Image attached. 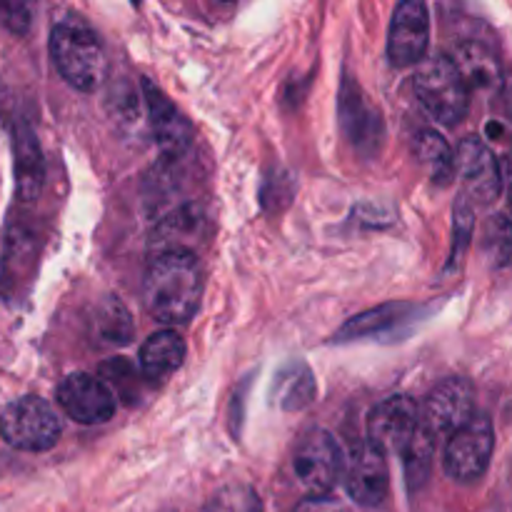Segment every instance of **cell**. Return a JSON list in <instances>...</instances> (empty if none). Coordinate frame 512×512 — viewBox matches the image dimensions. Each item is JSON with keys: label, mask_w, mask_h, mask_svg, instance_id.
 <instances>
[{"label": "cell", "mask_w": 512, "mask_h": 512, "mask_svg": "<svg viewBox=\"0 0 512 512\" xmlns=\"http://www.w3.org/2000/svg\"><path fill=\"white\" fill-rule=\"evenodd\" d=\"M203 268L193 250H163L150 260L143 280V305L163 325H185L200 308Z\"/></svg>", "instance_id": "1"}, {"label": "cell", "mask_w": 512, "mask_h": 512, "mask_svg": "<svg viewBox=\"0 0 512 512\" xmlns=\"http://www.w3.org/2000/svg\"><path fill=\"white\" fill-rule=\"evenodd\" d=\"M500 173H503V183H505V190H508V205H510V213H512V140L508 143V148L503 150Z\"/></svg>", "instance_id": "27"}, {"label": "cell", "mask_w": 512, "mask_h": 512, "mask_svg": "<svg viewBox=\"0 0 512 512\" xmlns=\"http://www.w3.org/2000/svg\"><path fill=\"white\" fill-rule=\"evenodd\" d=\"M315 398L313 373L305 363L293 360L278 370L273 383V400L283 410H303Z\"/></svg>", "instance_id": "20"}, {"label": "cell", "mask_w": 512, "mask_h": 512, "mask_svg": "<svg viewBox=\"0 0 512 512\" xmlns=\"http://www.w3.org/2000/svg\"><path fill=\"white\" fill-rule=\"evenodd\" d=\"M63 435V423L48 400L25 395L0 415V438L23 453H45L55 448Z\"/></svg>", "instance_id": "4"}, {"label": "cell", "mask_w": 512, "mask_h": 512, "mask_svg": "<svg viewBox=\"0 0 512 512\" xmlns=\"http://www.w3.org/2000/svg\"><path fill=\"white\" fill-rule=\"evenodd\" d=\"M475 415V388L465 378H448L435 385L423 405V425L435 438H453Z\"/></svg>", "instance_id": "9"}, {"label": "cell", "mask_w": 512, "mask_h": 512, "mask_svg": "<svg viewBox=\"0 0 512 512\" xmlns=\"http://www.w3.org/2000/svg\"><path fill=\"white\" fill-rule=\"evenodd\" d=\"M203 512H263V503L250 485L228 483L210 495Z\"/></svg>", "instance_id": "22"}, {"label": "cell", "mask_w": 512, "mask_h": 512, "mask_svg": "<svg viewBox=\"0 0 512 512\" xmlns=\"http://www.w3.org/2000/svg\"><path fill=\"white\" fill-rule=\"evenodd\" d=\"M50 58L60 78L75 90L93 93L108 78V55L85 20H60L50 30Z\"/></svg>", "instance_id": "2"}, {"label": "cell", "mask_w": 512, "mask_h": 512, "mask_svg": "<svg viewBox=\"0 0 512 512\" xmlns=\"http://www.w3.org/2000/svg\"><path fill=\"white\" fill-rule=\"evenodd\" d=\"M293 512H350V508L330 495H310Z\"/></svg>", "instance_id": "26"}, {"label": "cell", "mask_w": 512, "mask_h": 512, "mask_svg": "<svg viewBox=\"0 0 512 512\" xmlns=\"http://www.w3.org/2000/svg\"><path fill=\"white\" fill-rule=\"evenodd\" d=\"M415 160L423 165L435 185L445 188L455 178V153L450 150L448 140L435 130H420L413 138Z\"/></svg>", "instance_id": "18"}, {"label": "cell", "mask_w": 512, "mask_h": 512, "mask_svg": "<svg viewBox=\"0 0 512 512\" xmlns=\"http://www.w3.org/2000/svg\"><path fill=\"white\" fill-rule=\"evenodd\" d=\"M423 423V410L410 395H393L368 418V445L383 455H405Z\"/></svg>", "instance_id": "6"}, {"label": "cell", "mask_w": 512, "mask_h": 512, "mask_svg": "<svg viewBox=\"0 0 512 512\" xmlns=\"http://www.w3.org/2000/svg\"><path fill=\"white\" fill-rule=\"evenodd\" d=\"M453 63L463 73L465 83L478 90H495L503 83V65L498 50L480 38H463L453 48Z\"/></svg>", "instance_id": "15"}, {"label": "cell", "mask_w": 512, "mask_h": 512, "mask_svg": "<svg viewBox=\"0 0 512 512\" xmlns=\"http://www.w3.org/2000/svg\"><path fill=\"white\" fill-rule=\"evenodd\" d=\"M345 488H348L350 498L365 508H375V505L383 503L390 488L385 455L370 448L368 443L353 448L348 465H345Z\"/></svg>", "instance_id": "14"}, {"label": "cell", "mask_w": 512, "mask_h": 512, "mask_svg": "<svg viewBox=\"0 0 512 512\" xmlns=\"http://www.w3.org/2000/svg\"><path fill=\"white\" fill-rule=\"evenodd\" d=\"M435 435L420 423L418 435H415L413 445L408 448V453L403 455L405 458V475H408L410 488L415 485H423L428 480L430 468H433V458H435Z\"/></svg>", "instance_id": "21"}, {"label": "cell", "mask_w": 512, "mask_h": 512, "mask_svg": "<svg viewBox=\"0 0 512 512\" xmlns=\"http://www.w3.org/2000/svg\"><path fill=\"white\" fill-rule=\"evenodd\" d=\"M98 335L110 345H125L133 338V320L118 300H108L98 313Z\"/></svg>", "instance_id": "24"}, {"label": "cell", "mask_w": 512, "mask_h": 512, "mask_svg": "<svg viewBox=\"0 0 512 512\" xmlns=\"http://www.w3.org/2000/svg\"><path fill=\"white\" fill-rule=\"evenodd\" d=\"M55 398L63 413L80 425L108 423L115 415L113 390L88 373L68 375L55 390Z\"/></svg>", "instance_id": "10"}, {"label": "cell", "mask_w": 512, "mask_h": 512, "mask_svg": "<svg viewBox=\"0 0 512 512\" xmlns=\"http://www.w3.org/2000/svg\"><path fill=\"white\" fill-rule=\"evenodd\" d=\"M185 360V340L175 330L150 335L140 348V370L150 383H163Z\"/></svg>", "instance_id": "16"}, {"label": "cell", "mask_w": 512, "mask_h": 512, "mask_svg": "<svg viewBox=\"0 0 512 512\" xmlns=\"http://www.w3.org/2000/svg\"><path fill=\"white\" fill-rule=\"evenodd\" d=\"M143 95L145 105H148L150 133H153L158 148L163 150L168 158H180V155H185V150L193 145L195 138L193 123L185 118L183 110H178V105H175L153 80H143Z\"/></svg>", "instance_id": "13"}, {"label": "cell", "mask_w": 512, "mask_h": 512, "mask_svg": "<svg viewBox=\"0 0 512 512\" xmlns=\"http://www.w3.org/2000/svg\"><path fill=\"white\" fill-rule=\"evenodd\" d=\"M415 93L425 110L443 125H458L470 110V85L450 55H435L418 65Z\"/></svg>", "instance_id": "3"}, {"label": "cell", "mask_w": 512, "mask_h": 512, "mask_svg": "<svg viewBox=\"0 0 512 512\" xmlns=\"http://www.w3.org/2000/svg\"><path fill=\"white\" fill-rule=\"evenodd\" d=\"M430 45L428 8L418 0H405L395 8L388 33V58L395 68H410L425 60Z\"/></svg>", "instance_id": "12"}, {"label": "cell", "mask_w": 512, "mask_h": 512, "mask_svg": "<svg viewBox=\"0 0 512 512\" xmlns=\"http://www.w3.org/2000/svg\"><path fill=\"white\" fill-rule=\"evenodd\" d=\"M475 228V215L473 205L468 203V198H460L455 205V235H453V253H450V268L463 258L465 248H468L470 238H473Z\"/></svg>", "instance_id": "25"}, {"label": "cell", "mask_w": 512, "mask_h": 512, "mask_svg": "<svg viewBox=\"0 0 512 512\" xmlns=\"http://www.w3.org/2000/svg\"><path fill=\"white\" fill-rule=\"evenodd\" d=\"M505 113H508V118L512 123V88L508 90V95H505Z\"/></svg>", "instance_id": "28"}, {"label": "cell", "mask_w": 512, "mask_h": 512, "mask_svg": "<svg viewBox=\"0 0 512 512\" xmlns=\"http://www.w3.org/2000/svg\"><path fill=\"white\" fill-rule=\"evenodd\" d=\"M455 175L463 185V198L490 205L503 193V173L493 150L475 135L460 140L455 150Z\"/></svg>", "instance_id": "8"}, {"label": "cell", "mask_w": 512, "mask_h": 512, "mask_svg": "<svg viewBox=\"0 0 512 512\" xmlns=\"http://www.w3.org/2000/svg\"><path fill=\"white\" fill-rule=\"evenodd\" d=\"M418 313V308L410 303H385L380 308L368 310L363 315H355L353 320L343 325L338 335H335V343H348V340H358V338H373V335L383 333L388 328H398L400 323H405L408 315Z\"/></svg>", "instance_id": "19"}, {"label": "cell", "mask_w": 512, "mask_h": 512, "mask_svg": "<svg viewBox=\"0 0 512 512\" xmlns=\"http://www.w3.org/2000/svg\"><path fill=\"white\" fill-rule=\"evenodd\" d=\"M483 250L488 260L498 268L512 263V220L505 215H493L483 230Z\"/></svg>", "instance_id": "23"}, {"label": "cell", "mask_w": 512, "mask_h": 512, "mask_svg": "<svg viewBox=\"0 0 512 512\" xmlns=\"http://www.w3.org/2000/svg\"><path fill=\"white\" fill-rule=\"evenodd\" d=\"M293 470L310 495H328L343 473V455L333 435L323 428L305 430L295 445Z\"/></svg>", "instance_id": "5"}, {"label": "cell", "mask_w": 512, "mask_h": 512, "mask_svg": "<svg viewBox=\"0 0 512 512\" xmlns=\"http://www.w3.org/2000/svg\"><path fill=\"white\" fill-rule=\"evenodd\" d=\"M338 113L343 133L348 135L355 150L363 155H375L380 140H383V118H380V110L363 93L358 80L350 75H345L343 85H340Z\"/></svg>", "instance_id": "11"}, {"label": "cell", "mask_w": 512, "mask_h": 512, "mask_svg": "<svg viewBox=\"0 0 512 512\" xmlns=\"http://www.w3.org/2000/svg\"><path fill=\"white\" fill-rule=\"evenodd\" d=\"M15 178H18V193L23 200H33L43 188V155H40L33 130L25 123L15 128Z\"/></svg>", "instance_id": "17"}, {"label": "cell", "mask_w": 512, "mask_h": 512, "mask_svg": "<svg viewBox=\"0 0 512 512\" xmlns=\"http://www.w3.org/2000/svg\"><path fill=\"white\" fill-rule=\"evenodd\" d=\"M495 433L493 423L485 413L475 415L463 430L453 435L445 445V473L458 483L480 480L493 458Z\"/></svg>", "instance_id": "7"}]
</instances>
